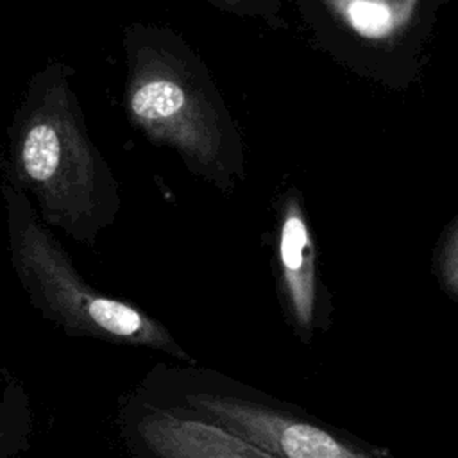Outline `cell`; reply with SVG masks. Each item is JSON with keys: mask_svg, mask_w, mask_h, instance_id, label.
Instances as JSON below:
<instances>
[{"mask_svg": "<svg viewBox=\"0 0 458 458\" xmlns=\"http://www.w3.org/2000/svg\"><path fill=\"white\" fill-rule=\"evenodd\" d=\"M72 77V66L54 61L29 79L7 127L5 179L47 227L93 243L113 224L120 199L86 131Z\"/></svg>", "mask_w": 458, "mask_h": 458, "instance_id": "cell-1", "label": "cell"}, {"mask_svg": "<svg viewBox=\"0 0 458 458\" xmlns=\"http://www.w3.org/2000/svg\"><path fill=\"white\" fill-rule=\"evenodd\" d=\"M188 55L170 36H138L127 114L150 140L177 150L197 175L227 190L242 175V141L215 86Z\"/></svg>", "mask_w": 458, "mask_h": 458, "instance_id": "cell-2", "label": "cell"}, {"mask_svg": "<svg viewBox=\"0 0 458 458\" xmlns=\"http://www.w3.org/2000/svg\"><path fill=\"white\" fill-rule=\"evenodd\" d=\"M0 193L11 265L32 302L47 317L79 335L145 345L184 358L157 320L132 304L98 293L77 274L25 193L5 177Z\"/></svg>", "mask_w": 458, "mask_h": 458, "instance_id": "cell-3", "label": "cell"}, {"mask_svg": "<svg viewBox=\"0 0 458 458\" xmlns=\"http://www.w3.org/2000/svg\"><path fill=\"white\" fill-rule=\"evenodd\" d=\"M188 403L209 420L277 458H374L333 433L276 410L216 394H195Z\"/></svg>", "mask_w": 458, "mask_h": 458, "instance_id": "cell-4", "label": "cell"}, {"mask_svg": "<svg viewBox=\"0 0 458 458\" xmlns=\"http://www.w3.org/2000/svg\"><path fill=\"white\" fill-rule=\"evenodd\" d=\"M140 435L157 458H277L222 426L170 411L148 415Z\"/></svg>", "mask_w": 458, "mask_h": 458, "instance_id": "cell-5", "label": "cell"}, {"mask_svg": "<svg viewBox=\"0 0 458 458\" xmlns=\"http://www.w3.org/2000/svg\"><path fill=\"white\" fill-rule=\"evenodd\" d=\"M279 263L290 311L299 327L310 329L317 297L315 250L302 209L295 197L286 202L283 213Z\"/></svg>", "mask_w": 458, "mask_h": 458, "instance_id": "cell-6", "label": "cell"}, {"mask_svg": "<svg viewBox=\"0 0 458 458\" xmlns=\"http://www.w3.org/2000/svg\"><path fill=\"white\" fill-rule=\"evenodd\" d=\"M324 4L347 27L370 39H385L403 30L417 7V0H324Z\"/></svg>", "mask_w": 458, "mask_h": 458, "instance_id": "cell-7", "label": "cell"}, {"mask_svg": "<svg viewBox=\"0 0 458 458\" xmlns=\"http://www.w3.org/2000/svg\"><path fill=\"white\" fill-rule=\"evenodd\" d=\"M449 236L444 242L442 256H440V272L444 277L445 288L451 292V295H456L458 286V268H456V225L453 224L449 229Z\"/></svg>", "mask_w": 458, "mask_h": 458, "instance_id": "cell-8", "label": "cell"}, {"mask_svg": "<svg viewBox=\"0 0 458 458\" xmlns=\"http://www.w3.org/2000/svg\"><path fill=\"white\" fill-rule=\"evenodd\" d=\"M222 9L234 11L245 16H263L267 20L274 18L276 7L268 0H211Z\"/></svg>", "mask_w": 458, "mask_h": 458, "instance_id": "cell-9", "label": "cell"}, {"mask_svg": "<svg viewBox=\"0 0 458 458\" xmlns=\"http://www.w3.org/2000/svg\"><path fill=\"white\" fill-rule=\"evenodd\" d=\"M386 2H395V0H386Z\"/></svg>", "mask_w": 458, "mask_h": 458, "instance_id": "cell-10", "label": "cell"}]
</instances>
